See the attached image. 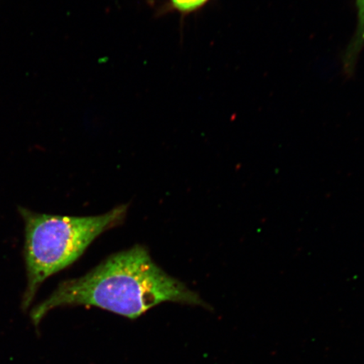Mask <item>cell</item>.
I'll use <instances>...</instances> for the list:
<instances>
[{"mask_svg": "<svg viewBox=\"0 0 364 364\" xmlns=\"http://www.w3.org/2000/svg\"><path fill=\"white\" fill-rule=\"evenodd\" d=\"M358 43H364V0H358Z\"/></svg>", "mask_w": 364, "mask_h": 364, "instance_id": "4", "label": "cell"}, {"mask_svg": "<svg viewBox=\"0 0 364 364\" xmlns=\"http://www.w3.org/2000/svg\"><path fill=\"white\" fill-rule=\"evenodd\" d=\"M210 306L153 261L146 248L134 245L112 255L85 275L63 282L31 313L38 326L53 309L94 306L135 320L162 303Z\"/></svg>", "mask_w": 364, "mask_h": 364, "instance_id": "1", "label": "cell"}, {"mask_svg": "<svg viewBox=\"0 0 364 364\" xmlns=\"http://www.w3.org/2000/svg\"><path fill=\"white\" fill-rule=\"evenodd\" d=\"M127 212L126 204L104 215L86 217L43 215L21 207L26 272L22 309L31 306L46 280L78 260L99 235L121 225Z\"/></svg>", "mask_w": 364, "mask_h": 364, "instance_id": "2", "label": "cell"}, {"mask_svg": "<svg viewBox=\"0 0 364 364\" xmlns=\"http://www.w3.org/2000/svg\"><path fill=\"white\" fill-rule=\"evenodd\" d=\"M208 0H171L173 6L181 12H191L202 7Z\"/></svg>", "mask_w": 364, "mask_h": 364, "instance_id": "3", "label": "cell"}]
</instances>
